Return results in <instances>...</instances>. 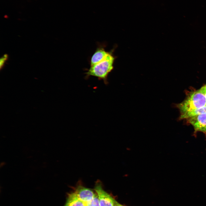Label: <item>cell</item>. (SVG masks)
<instances>
[{
  "instance_id": "cell-1",
  "label": "cell",
  "mask_w": 206,
  "mask_h": 206,
  "mask_svg": "<svg viewBox=\"0 0 206 206\" xmlns=\"http://www.w3.org/2000/svg\"><path fill=\"white\" fill-rule=\"evenodd\" d=\"M115 57L112 52L109 53L106 58L98 64L91 66L85 73V78H87L90 76L97 78L99 80H102L106 85L108 83V76L113 69V64Z\"/></svg>"
},
{
  "instance_id": "cell-2",
  "label": "cell",
  "mask_w": 206,
  "mask_h": 206,
  "mask_svg": "<svg viewBox=\"0 0 206 206\" xmlns=\"http://www.w3.org/2000/svg\"><path fill=\"white\" fill-rule=\"evenodd\" d=\"M205 96L200 89L190 93L186 99L177 105L181 114L206 106Z\"/></svg>"
},
{
  "instance_id": "cell-3",
  "label": "cell",
  "mask_w": 206,
  "mask_h": 206,
  "mask_svg": "<svg viewBox=\"0 0 206 206\" xmlns=\"http://www.w3.org/2000/svg\"><path fill=\"white\" fill-rule=\"evenodd\" d=\"M95 194L92 190L84 186L79 181L74 191L68 195L85 203L91 200Z\"/></svg>"
},
{
  "instance_id": "cell-4",
  "label": "cell",
  "mask_w": 206,
  "mask_h": 206,
  "mask_svg": "<svg viewBox=\"0 0 206 206\" xmlns=\"http://www.w3.org/2000/svg\"><path fill=\"white\" fill-rule=\"evenodd\" d=\"M102 183L97 181L94 187V190L97 194L100 206H114L115 200L103 188Z\"/></svg>"
},
{
  "instance_id": "cell-5",
  "label": "cell",
  "mask_w": 206,
  "mask_h": 206,
  "mask_svg": "<svg viewBox=\"0 0 206 206\" xmlns=\"http://www.w3.org/2000/svg\"><path fill=\"white\" fill-rule=\"evenodd\" d=\"M189 122L196 130L206 133V113L190 118Z\"/></svg>"
},
{
  "instance_id": "cell-6",
  "label": "cell",
  "mask_w": 206,
  "mask_h": 206,
  "mask_svg": "<svg viewBox=\"0 0 206 206\" xmlns=\"http://www.w3.org/2000/svg\"><path fill=\"white\" fill-rule=\"evenodd\" d=\"M109 52H110L106 51L103 47H100L97 48L90 59V66L98 64L104 60Z\"/></svg>"
},
{
  "instance_id": "cell-7",
  "label": "cell",
  "mask_w": 206,
  "mask_h": 206,
  "mask_svg": "<svg viewBox=\"0 0 206 206\" xmlns=\"http://www.w3.org/2000/svg\"><path fill=\"white\" fill-rule=\"evenodd\" d=\"M205 113H206V106L202 108L181 114L180 118H190L194 116Z\"/></svg>"
},
{
  "instance_id": "cell-8",
  "label": "cell",
  "mask_w": 206,
  "mask_h": 206,
  "mask_svg": "<svg viewBox=\"0 0 206 206\" xmlns=\"http://www.w3.org/2000/svg\"><path fill=\"white\" fill-rule=\"evenodd\" d=\"M64 206H85L83 202L69 195Z\"/></svg>"
},
{
  "instance_id": "cell-9",
  "label": "cell",
  "mask_w": 206,
  "mask_h": 206,
  "mask_svg": "<svg viewBox=\"0 0 206 206\" xmlns=\"http://www.w3.org/2000/svg\"><path fill=\"white\" fill-rule=\"evenodd\" d=\"M84 203L85 206H100L99 198L97 193H95L91 200Z\"/></svg>"
},
{
  "instance_id": "cell-10",
  "label": "cell",
  "mask_w": 206,
  "mask_h": 206,
  "mask_svg": "<svg viewBox=\"0 0 206 206\" xmlns=\"http://www.w3.org/2000/svg\"><path fill=\"white\" fill-rule=\"evenodd\" d=\"M8 58V55L7 54H5L0 59V67L1 69L4 66L5 63L7 60Z\"/></svg>"
},
{
  "instance_id": "cell-11",
  "label": "cell",
  "mask_w": 206,
  "mask_h": 206,
  "mask_svg": "<svg viewBox=\"0 0 206 206\" xmlns=\"http://www.w3.org/2000/svg\"><path fill=\"white\" fill-rule=\"evenodd\" d=\"M200 89L204 94L206 100V86H205H205H204L202 87Z\"/></svg>"
},
{
  "instance_id": "cell-12",
  "label": "cell",
  "mask_w": 206,
  "mask_h": 206,
  "mask_svg": "<svg viewBox=\"0 0 206 206\" xmlns=\"http://www.w3.org/2000/svg\"><path fill=\"white\" fill-rule=\"evenodd\" d=\"M114 206H124L123 205L120 204L118 202H117L116 201H115Z\"/></svg>"
},
{
  "instance_id": "cell-13",
  "label": "cell",
  "mask_w": 206,
  "mask_h": 206,
  "mask_svg": "<svg viewBox=\"0 0 206 206\" xmlns=\"http://www.w3.org/2000/svg\"><path fill=\"white\" fill-rule=\"evenodd\" d=\"M205 86H206V85H205Z\"/></svg>"
}]
</instances>
